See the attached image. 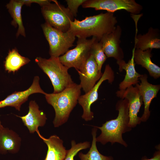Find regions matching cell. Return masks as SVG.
<instances>
[{"instance_id": "obj_1", "label": "cell", "mask_w": 160, "mask_h": 160, "mask_svg": "<svg viewBox=\"0 0 160 160\" xmlns=\"http://www.w3.org/2000/svg\"><path fill=\"white\" fill-rule=\"evenodd\" d=\"M118 23L114 13L107 12L86 17L81 20L74 18L68 31L78 38L92 36L99 41L104 35L113 31Z\"/></svg>"}, {"instance_id": "obj_2", "label": "cell", "mask_w": 160, "mask_h": 160, "mask_svg": "<svg viewBox=\"0 0 160 160\" xmlns=\"http://www.w3.org/2000/svg\"><path fill=\"white\" fill-rule=\"evenodd\" d=\"M116 110L118 115L115 119L106 121L102 126H95L101 131V133L96 137L97 142L105 145L110 142L112 145L118 143L126 147V142L123 140L122 135L131 130L128 126L129 121L128 102L126 98L121 99L117 103Z\"/></svg>"}, {"instance_id": "obj_3", "label": "cell", "mask_w": 160, "mask_h": 160, "mask_svg": "<svg viewBox=\"0 0 160 160\" xmlns=\"http://www.w3.org/2000/svg\"><path fill=\"white\" fill-rule=\"evenodd\" d=\"M81 88L79 84H71L64 90L57 93H46L45 95L48 103L53 108L55 116L53 121L55 127L65 123L70 113L78 102Z\"/></svg>"}, {"instance_id": "obj_4", "label": "cell", "mask_w": 160, "mask_h": 160, "mask_svg": "<svg viewBox=\"0 0 160 160\" xmlns=\"http://www.w3.org/2000/svg\"><path fill=\"white\" fill-rule=\"evenodd\" d=\"M35 61L49 78L54 88L53 93L62 92L74 82L68 73L69 69L61 63L59 57H37Z\"/></svg>"}, {"instance_id": "obj_5", "label": "cell", "mask_w": 160, "mask_h": 160, "mask_svg": "<svg viewBox=\"0 0 160 160\" xmlns=\"http://www.w3.org/2000/svg\"><path fill=\"white\" fill-rule=\"evenodd\" d=\"M49 46L50 56L59 57L73 46L76 36L68 31L63 32L52 27L46 22L41 25Z\"/></svg>"}, {"instance_id": "obj_6", "label": "cell", "mask_w": 160, "mask_h": 160, "mask_svg": "<svg viewBox=\"0 0 160 160\" xmlns=\"http://www.w3.org/2000/svg\"><path fill=\"white\" fill-rule=\"evenodd\" d=\"M53 2L41 7V12L46 23L58 30L67 32L74 17L67 7L56 0H54Z\"/></svg>"}, {"instance_id": "obj_7", "label": "cell", "mask_w": 160, "mask_h": 160, "mask_svg": "<svg viewBox=\"0 0 160 160\" xmlns=\"http://www.w3.org/2000/svg\"><path fill=\"white\" fill-rule=\"evenodd\" d=\"M76 47L69 50L59 57L60 61L68 69L74 68L79 71L90 55L91 46L97 39L94 37L90 39L78 38Z\"/></svg>"}, {"instance_id": "obj_8", "label": "cell", "mask_w": 160, "mask_h": 160, "mask_svg": "<svg viewBox=\"0 0 160 160\" xmlns=\"http://www.w3.org/2000/svg\"><path fill=\"white\" fill-rule=\"evenodd\" d=\"M81 6L84 8H91L96 11L105 10L112 13L124 10L135 15L143 9V6L135 0H86Z\"/></svg>"}, {"instance_id": "obj_9", "label": "cell", "mask_w": 160, "mask_h": 160, "mask_svg": "<svg viewBox=\"0 0 160 160\" xmlns=\"http://www.w3.org/2000/svg\"><path fill=\"white\" fill-rule=\"evenodd\" d=\"M114 78V72L112 68L109 64L106 65L101 77L94 87L88 92L80 96L78 103L83 108V112L81 117L85 121H91L94 118V113L91 110V106L98 99V90L101 84L106 80L111 84Z\"/></svg>"}, {"instance_id": "obj_10", "label": "cell", "mask_w": 160, "mask_h": 160, "mask_svg": "<svg viewBox=\"0 0 160 160\" xmlns=\"http://www.w3.org/2000/svg\"><path fill=\"white\" fill-rule=\"evenodd\" d=\"M116 94L118 97L121 99L126 98L128 101V126L132 128L140 124L141 121L138 113L143 101L137 88L132 86L123 92L118 91Z\"/></svg>"}, {"instance_id": "obj_11", "label": "cell", "mask_w": 160, "mask_h": 160, "mask_svg": "<svg viewBox=\"0 0 160 160\" xmlns=\"http://www.w3.org/2000/svg\"><path fill=\"white\" fill-rule=\"evenodd\" d=\"M77 72L80 81L79 85L85 93L94 87L103 74L101 71H99L93 55L91 54L83 65Z\"/></svg>"}, {"instance_id": "obj_12", "label": "cell", "mask_w": 160, "mask_h": 160, "mask_svg": "<svg viewBox=\"0 0 160 160\" xmlns=\"http://www.w3.org/2000/svg\"><path fill=\"white\" fill-rule=\"evenodd\" d=\"M39 79V76H35L32 84L28 89L23 91H15L0 101V108L10 106L20 111L21 105L28 100L31 95L36 93L45 95L46 93L41 88Z\"/></svg>"}, {"instance_id": "obj_13", "label": "cell", "mask_w": 160, "mask_h": 160, "mask_svg": "<svg viewBox=\"0 0 160 160\" xmlns=\"http://www.w3.org/2000/svg\"><path fill=\"white\" fill-rule=\"evenodd\" d=\"M122 32L121 27L117 25L113 31L104 35L99 41L107 58L113 57L117 61L123 60L124 53L120 46Z\"/></svg>"}, {"instance_id": "obj_14", "label": "cell", "mask_w": 160, "mask_h": 160, "mask_svg": "<svg viewBox=\"0 0 160 160\" xmlns=\"http://www.w3.org/2000/svg\"><path fill=\"white\" fill-rule=\"evenodd\" d=\"M139 80L141 82L140 84H136L135 86L139 90L144 105L143 113L140 117L141 120L145 122L150 116V106L153 99L157 97L160 89V85L150 83L148 80V76L146 74L142 75Z\"/></svg>"}, {"instance_id": "obj_15", "label": "cell", "mask_w": 160, "mask_h": 160, "mask_svg": "<svg viewBox=\"0 0 160 160\" xmlns=\"http://www.w3.org/2000/svg\"><path fill=\"white\" fill-rule=\"evenodd\" d=\"M28 108V111L26 115L23 116H16L21 119L29 132L33 134L38 130L39 127L44 126L47 118L44 111L39 110V107L35 100L30 101Z\"/></svg>"}, {"instance_id": "obj_16", "label": "cell", "mask_w": 160, "mask_h": 160, "mask_svg": "<svg viewBox=\"0 0 160 160\" xmlns=\"http://www.w3.org/2000/svg\"><path fill=\"white\" fill-rule=\"evenodd\" d=\"M135 49L134 47L132 50V57L127 63H126L123 60L116 61L119 71L121 72L124 70L126 71L124 78L119 85V91L120 92H123L129 87L138 84L139 78L142 75L137 72L135 69L134 61V52Z\"/></svg>"}, {"instance_id": "obj_17", "label": "cell", "mask_w": 160, "mask_h": 160, "mask_svg": "<svg viewBox=\"0 0 160 160\" xmlns=\"http://www.w3.org/2000/svg\"><path fill=\"white\" fill-rule=\"evenodd\" d=\"M21 143V137L14 131L4 127L0 130V154L17 153Z\"/></svg>"}, {"instance_id": "obj_18", "label": "cell", "mask_w": 160, "mask_h": 160, "mask_svg": "<svg viewBox=\"0 0 160 160\" xmlns=\"http://www.w3.org/2000/svg\"><path fill=\"white\" fill-rule=\"evenodd\" d=\"M36 132L47 146V155L44 160H64L67 150L63 146V140L59 137L53 135L47 138L41 135L39 130Z\"/></svg>"}, {"instance_id": "obj_19", "label": "cell", "mask_w": 160, "mask_h": 160, "mask_svg": "<svg viewBox=\"0 0 160 160\" xmlns=\"http://www.w3.org/2000/svg\"><path fill=\"white\" fill-rule=\"evenodd\" d=\"M135 38L136 49L145 51L160 48V33L157 28L151 27L145 34H136Z\"/></svg>"}, {"instance_id": "obj_20", "label": "cell", "mask_w": 160, "mask_h": 160, "mask_svg": "<svg viewBox=\"0 0 160 160\" xmlns=\"http://www.w3.org/2000/svg\"><path fill=\"white\" fill-rule=\"evenodd\" d=\"M152 50L151 49H148L142 51L135 49L134 52V61L135 64L145 68L150 75L156 79L160 76V68L151 60Z\"/></svg>"}, {"instance_id": "obj_21", "label": "cell", "mask_w": 160, "mask_h": 160, "mask_svg": "<svg viewBox=\"0 0 160 160\" xmlns=\"http://www.w3.org/2000/svg\"><path fill=\"white\" fill-rule=\"evenodd\" d=\"M24 5L20 0H12L7 4L6 6L13 19L11 24L15 28L18 27L16 36L19 35L25 37V29L22 21L21 12L22 7Z\"/></svg>"}, {"instance_id": "obj_22", "label": "cell", "mask_w": 160, "mask_h": 160, "mask_svg": "<svg viewBox=\"0 0 160 160\" xmlns=\"http://www.w3.org/2000/svg\"><path fill=\"white\" fill-rule=\"evenodd\" d=\"M30 61L28 58L21 56L17 49L14 48L9 51L5 58V69L9 73H15Z\"/></svg>"}, {"instance_id": "obj_23", "label": "cell", "mask_w": 160, "mask_h": 160, "mask_svg": "<svg viewBox=\"0 0 160 160\" xmlns=\"http://www.w3.org/2000/svg\"><path fill=\"white\" fill-rule=\"evenodd\" d=\"M92 129V141L91 146L88 152L84 154L79 153V156L81 160H113L111 156H107L101 154L98 151L96 146V135L97 128L95 126Z\"/></svg>"}, {"instance_id": "obj_24", "label": "cell", "mask_w": 160, "mask_h": 160, "mask_svg": "<svg viewBox=\"0 0 160 160\" xmlns=\"http://www.w3.org/2000/svg\"><path fill=\"white\" fill-rule=\"evenodd\" d=\"M90 54L93 55L99 71H101L103 65L107 58L104 52L101 43L97 39L92 44Z\"/></svg>"}, {"instance_id": "obj_25", "label": "cell", "mask_w": 160, "mask_h": 160, "mask_svg": "<svg viewBox=\"0 0 160 160\" xmlns=\"http://www.w3.org/2000/svg\"><path fill=\"white\" fill-rule=\"evenodd\" d=\"M71 148L67 150V154L64 160H74V156L80 151L90 147V142L85 141L76 144L74 140L71 141Z\"/></svg>"}, {"instance_id": "obj_26", "label": "cell", "mask_w": 160, "mask_h": 160, "mask_svg": "<svg viewBox=\"0 0 160 160\" xmlns=\"http://www.w3.org/2000/svg\"><path fill=\"white\" fill-rule=\"evenodd\" d=\"M86 1V0H66L67 5V7L69 9L73 16L77 15L79 7Z\"/></svg>"}, {"instance_id": "obj_27", "label": "cell", "mask_w": 160, "mask_h": 160, "mask_svg": "<svg viewBox=\"0 0 160 160\" xmlns=\"http://www.w3.org/2000/svg\"><path fill=\"white\" fill-rule=\"evenodd\" d=\"M23 5L29 6L32 3H36L39 4L41 7L45 6L53 1L50 0H20Z\"/></svg>"}, {"instance_id": "obj_28", "label": "cell", "mask_w": 160, "mask_h": 160, "mask_svg": "<svg viewBox=\"0 0 160 160\" xmlns=\"http://www.w3.org/2000/svg\"><path fill=\"white\" fill-rule=\"evenodd\" d=\"M143 160H160V153L158 151L154 154L153 157L150 159H145Z\"/></svg>"}, {"instance_id": "obj_29", "label": "cell", "mask_w": 160, "mask_h": 160, "mask_svg": "<svg viewBox=\"0 0 160 160\" xmlns=\"http://www.w3.org/2000/svg\"><path fill=\"white\" fill-rule=\"evenodd\" d=\"M4 127L1 124V122L0 119V130L1 129Z\"/></svg>"}]
</instances>
